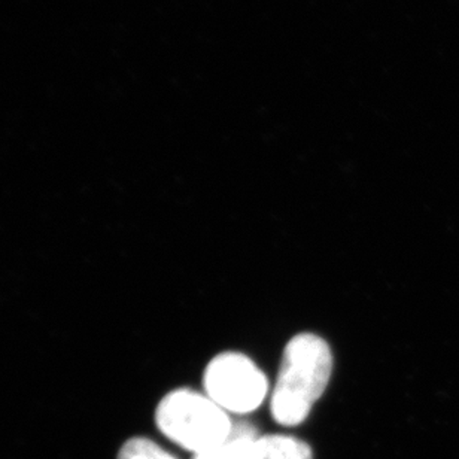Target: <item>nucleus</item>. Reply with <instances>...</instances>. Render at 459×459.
Segmentation results:
<instances>
[{
  "label": "nucleus",
  "mask_w": 459,
  "mask_h": 459,
  "mask_svg": "<svg viewBox=\"0 0 459 459\" xmlns=\"http://www.w3.org/2000/svg\"><path fill=\"white\" fill-rule=\"evenodd\" d=\"M154 420L164 437L195 455L224 442L234 429L224 409L206 394L191 388L166 394L155 407Z\"/></svg>",
  "instance_id": "2"
},
{
  "label": "nucleus",
  "mask_w": 459,
  "mask_h": 459,
  "mask_svg": "<svg viewBox=\"0 0 459 459\" xmlns=\"http://www.w3.org/2000/svg\"><path fill=\"white\" fill-rule=\"evenodd\" d=\"M117 459H177L160 446L159 443L146 437H132L119 449Z\"/></svg>",
  "instance_id": "6"
},
{
  "label": "nucleus",
  "mask_w": 459,
  "mask_h": 459,
  "mask_svg": "<svg viewBox=\"0 0 459 459\" xmlns=\"http://www.w3.org/2000/svg\"><path fill=\"white\" fill-rule=\"evenodd\" d=\"M334 357L328 342L315 333H299L283 348L281 366L270 391V413L282 427L306 422L327 391Z\"/></svg>",
  "instance_id": "1"
},
{
  "label": "nucleus",
  "mask_w": 459,
  "mask_h": 459,
  "mask_svg": "<svg viewBox=\"0 0 459 459\" xmlns=\"http://www.w3.org/2000/svg\"><path fill=\"white\" fill-rule=\"evenodd\" d=\"M204 391L229 415L242 416L258 411L272 388L254 359L242 352L226 351L215 355L204 368Z\"/></svg>",
  "instance_id": "3"
},
{
  "label": "nucleus",
  "mask_w": 459,
  "mask_h": 459,
  "mask_svg": "<svg viewBox=\"0 0 459 459\" xmlns=\"http://www.w3.org/2000/svg\"><path fill=\"white\" fill-rule=\"evenodd\" d=\"M249 459H314L309 443L288 434L258 436Z\"/></svg>",
  "instance_id": "4"
},
{
  "label": "nucleus",
  "mask_w": 459,
  "mask_h": 459,
  "mask_svg": "<svg viewBox=\"0 0 459 459\" xmlns=\"http://www.w3.org/2000/svg\"><path fill=\"white\" fill-rule=\"evenodd\" d=\"M258 436L255 427L247 422H238L234 424L233 431L224 442L197 454L193 459H249Z\"/></svg>",
  "instance_id": "5"
}]
</instances>
